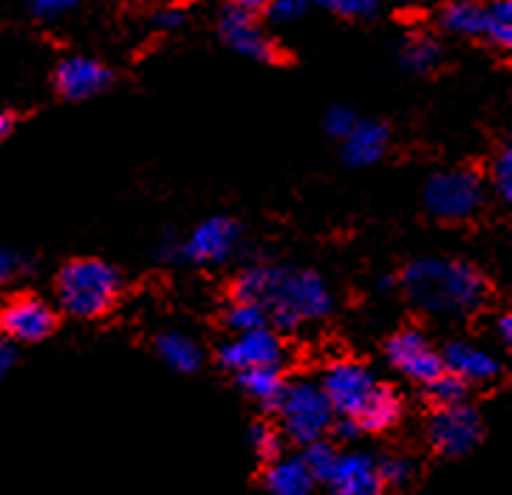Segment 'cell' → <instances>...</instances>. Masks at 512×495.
Instances as JSON below:
<instances>
[{
	"label": "cell",
	"instance_id": "6da1fadb",
	"mask_svg": "<svg viewBox=\"0 0 512 495\" xmlns=\"http://www.w3.org/2000/svg\"><path fill=\"white\" fill-rule=\"evenodd\" d=\"M232 300H252L264 306L269 329L295 331L303 323L329 317L334 295L314 269L258 264L247 266L232 281Z\"/></svg>",
	"mask_w": 512,
	"mask_h": 495
},
{
	"label": "cell",
	"instance_id": "9c48e42d",
	"mask_svg": "<svg viewBox=\"0 0 512 495\" xmlns=\"http://www.w3.org/2000/svg\"><path fill=\"white\" fill-rule=\"evenodd\" d=\"M377 385H380L377 374L357 360H334L326 365L323 380H320V388L329 399L334 416L348 419V422L360 416L365 402L377 391Z\"/></svg>",
	"mask_w": 512,
	"mask_h": 495
},
{
	"label": "cell",
	"instance_id": "44dd1931",
	"mask_svg": "<svg viewBox=\"0 0 512 495\" xmlns=\"http://www.w3.org/2000/svg\"><path fill=\"white\" fill-rule=\"evenodd\" d=\"M235 385L255 402H261L266 408H275L278 396H281L286 377H283V368L278 365H266V368H249L235 374Z\"/></svg>",
	"mask_w": 512,
	"mask_h": 495
},
{
	"label": "cell",
	"instance_id": "5b68a950",
	"mask_svg": "<svg viewBox=\"0 0 512 495\" xmlns=\"http://www.w3.org/2000/svg\"><path fill=\"white\" fill-rule=\"evenodd\" d=\"M244 241L241 224L227 215H213L201 221L187 238L167 235L159 244V258L170 264H193V266H221L230 264L238 255Z\"/></svg>",
	"mask_w": 512,
	"mask_h": 495
},
{
	"label": "cell",
	"instance_id": "30bf717a",
	"mask_svg": "<svg viewBox=\"0 0 512 495\" xmlns=\"http://www.w3.org/2000/svg\"><path fill=\"white\" fill-rule=\"evenodd\" d=\"M428 445L447 459H459L473 453L484 439V419L473 405H456L433 411L428 419Z\"/></svg>",
	"mask_w": 512,
	"mask_h": 495
},
{
	"label": "cell",
	"instance_id": "4dcf8cb0",
	"mask_svg": "<svg viewBox=\"0 0 512 495\" xmlns=\"http://www.w3.org/2000/svg\"><path fill=\"white\" fill-rule=\"evenodd\" d=\"M74 9H77L74 0H34L32 6H29L32 17L40 20V23H57V20L71 15Z\"/></svg>",
	"mask_w": 512,
	"mask_h": 495
},
{
	"label": "cell",
	"instance_id": "836d02e7",
	"mask_svg": "<svg viewBox=\"0 0 512 495\" xmlns=\"http://www.w3.org/2000/svg\"><path fill=\"white\" fill-rule=\"evenodd\" d=\"M184 23H187V12L179 9V6H165V9H159L153 15V26L162 29V32H176V29H182Z\"/></svg>",
	"mask_w": 512,
	"mask_h": 495
},
{
	"label": "cell",
	"instance_id": "52a82bcc",
	"mask_svg": "<svg viewBox=\"0 0 512 495\" xmlns=\"http://www.w3.org/2000/svg\"><path fill=\"white\" fill-rule=\"evenodd\" d=\"M436 23L447 34L456 37H470V40H484L496 49H510L512 46V3L498 0V3H445L436 12Z\"/></svg>",
	"mask_w": 512,
	"mask_h": 495
},
{
	"label": "cell",
	"instance_id": "7c38bea8",
	"mask_svg": "<svg viewBox=\"0 0 512 495\" xmlns=\"http://www.w3.org/2000/svg\"><path fill=\"white\" fill-rule=\"evenodd\" d=\"M57 329V312L49 300L17 295L0 306V334L9 343H40Z\"/></svg>",
	"mask_w": 512,
	"mask_h": 495
},
{
	"label": "cell",
	"instance_id": "484cf974",
	"mask_svg": "<svg viewBox=\"0 0 512 495\" xmlns=\"http://www.w3.org/2000/svg\"><path fill=\"white\" fill-rule=\"evenodd\" d=\"M337 456H340V450L323 439V442H314V445L306 447L300 459H303V464L309 467V473H312L317 484H326L331 467H334V462H337Z\"/></svg>",
	"mask_w": 512,
	"mask_h": 495
},
{
	"label": "cell",
	"instance_id": "277c9868",
	"mask_svg": "<svg viewBox=\"0 0 512 495\" xmlns=\"http://www.w3.org/2000/svg\"><path fill=\"white\" fill-rule=\"evenodd\" d=\"M272 411L278 416L281 436L303 447L323 442L326 433H331L334 422H337L320 382L309 380V377L286 380Z\"/></svg>",
	"mask_w": 512,
	"mask_h": 495
},
{
	"label": "cell",
	"instance_id": "d6986e66",
	"mask_svg": "<svg viewBox=\"0 0 512 495\" xmlns=\"http://www.w3.org/2000/svg\"><path fill=\"white\" fill-rule=\"evenodd\" d=\"M402 411H405V402H402L397 388L380 382L377 391L365 402L360 416L354 419V425H357L360 433H385V430H391L402 419Z\"/></svg>",
	"mask_w": 512,
	"mask_h": 495
},
{
	"label": "cell",
	"instance_id": "7402d4cb",
	"mask_svg": "<svg viewBox=\"0 0 512 495\" xmlns=\"http://www.w3.org/2000/svg\"><path fill=\"white\" fill-rule=\"evenodd\" d=\"M442 60H445L442 43L425 32L408 34L402 49H399V63L408 71H413V74H430V71H436V68L442 66Z\"/></svg>",
	"mask_w": 512,
	"mask_h": 495
},
{
	"label": "cell",
	"instance_id": "9a60e30c",
	"mask_svg": "<svg viewBox=\"0 0 512 495\" xmlns=\"http://www.w3.org/2000/svg\"><path fill=\"white\" fill-rule=\"evenodd\" d=\"M326 487H329L331 495H382L385 487H382L380 479V467L377 462L368 456V453H360V450H348V453H340L337 462L331 467L329 479H326Z\"/></svg>",
	"mask_w": 512,
	"mask_h": 495
},
{
	"label": "cell",
	"instance_id": "e0dca14e",
	"mask_svg": "<svg viewBox=\"0 0 512 495\" xmlns=\"http://www.w3.org/2000/svg\"><path fill=\"white\" fill-rule=\"evenodd\" d=\"M391 142V131L377 119H357L354 131L343 139V159L354 167H368L380 162Z\"/></svg>",
	"mask_w": 512,
	"mask_h": 495
},
{
	"label": "cell",
	"instance_id": "1f68e13d",
	"mask_svg": "<svg viewBox=\"0 0 512 495\" xmlns=\"http://www.w3.org/2000/svg\"><path fill=\"white\" fill-rule=\"evenodd\" d=\"M354 125H357V116H354V111L346 108V105H334V108H329V114L323 119V128H326V133L334 136V139H346L348 133L354 131Z\"/></svg>",
	"mask_w": 512,
	"mask_h": 495
},
{
	"label": "cell",
	"instance_id": "8fae6325",
	"mask_svg": "<svg viewBox=\"0 0 512 495\" xmlns=\"http://www.w3.org/2000/svg\"><path fill=\"white\" fill-rule=\"evenodd\" d=\"M385 357L394 371L416 385H430L436 377L445 374L442 351L430 343V337L422 329H402L385 343Z\"/></svg>",
	"mask_w": 512,
	"mask_h": 495
},
{
	"label": "cell",
	"instance_id": "ac0fdd59",
	"mask_svg": "<svg viewBox=\"0 0 512 495\" xmlns=\"http://www.w3.org/2000/svg\"><path fill=\"white\" fill-rule=\"evenodd\" d=\"M264 487L269 495H314L317 481L300 456H281L266 464Z\"/></svg>",
	"mask_w": 512,
	"mask_h": 495
},
{
	"label": "cell",
	"instance_id": "7a4b0ae2",
	"mask_svg": "<svg viewBox=\"0 0 512 495\" xmlns=\"http://www.w3.org/2000/svg\"><path fill=\"white\" fill-rule=\"evenodd\" d=\"M399 283L416 312L442 320L470 317L490 297V283L479 269L453 258H416L402 269Z\"/></svg>",
	"mask_w": 512,
	"mask_h": 495
},
{
	"label": "cell",
	"instance_id": "ffe728a7",
	"mask_svg": "<svg viewBox=\"0 0 512 495\" xmlns=\"http://www.w3.org/2000/svg\"><path fill=\"white\" fill-rule=\"evenodd\" d=\"M156 354L162 357V363L179 374H196L204 365V351L201 346L184 331H162L156 337Z\"/></svg>",
	"mask_w": 512,
	"mask_h": 495
},
{
	"label": "cell",
	"instance_id": "4fadbf2b",
	"mask_svg": "<svg viewBox=\"0 0 512 495\" xmlns=\"http://www.w3.org/2000/svg\"><path fill=\"white\" fill-rule=\"evenodd\" d=\"M283 360H286V346L275 329L232 334L230 340L218 348V365L232 374H241L249 368H266V365L283 368Z\"/></svg>",
	"mask_w": 512,
	"mask_h": 495
},
{
	"label": "cell",
	"instance_id": "8992f818",
	"mask_svg": "<svg viewBox=\"0 0 512 495\" xmlns=\"http://www.w3.org/2000/svg\"><path fill=\"white\" fill-rule=\"evenodd\" d=\"M425 207L433 218L459 224L470 221L487 204V184L473 167H450L433 173L425 184Z\"/></svg>",
	"mask_w": 512,
	"mask_h": 495
},
{
	"label": "cell",
	"instance_id": "d4e9b609",
	"mask_svg": "<svg viewBox=\"0 0 512 495\" xmlns=\"http://www.w3.org/2000/svg\"><path fill=\"white\" fill-rule=\"evenodd\" d=\"M281 445V430L275 428V425H269V422H255L252 430H249V447L255 450V456L261 462L269 464L275 462V459H281Z\"/></svg>",
	"mask_w": 512,
	"mask_h": 495
},
{
	"label": "cell",
	"instance_id": "3957f363",
	"mask_svg": "<svg viewBox=\"0 0 512 495\" xmlns=\"http://www.w3.org/2000/svg\"><path fill=\"white\" fill-rule=\"evenodd\" d=\"M122 295V275L100 258H74L57 275V303L77 320H100Z\"/></svg>",
	"mask_w": 512,
	"mask_h": 495
},
{
	"label": "cell",
	"instance_id": "603a6c76",
	"mask_svg": "<svg viewBox=\"0 0 512 495\" xmlns=\"http://www.w3.org/2000/svg\"><path fill=\"white\" fill-rule=\"evenodd\" d=\"M221 323L230 334L269 329V317H266L264 306H258L252 300H230L224 314H221Z\"/></svg>",
	"mask_w": 512,
	"mask_h": 495
},
{
	"label": "cell",
	"instance_id": "e575fe53",
	"mask_svg": "<svg viewBox=\"0 0 512 495\" xmlns=\"http://www.w3.org/2000/svg\"><path fill=\"white\" fill-rule=\"evenodd\" d=\"M496 337L504 343V346H510L512 343V314H498L496 317Z\"/></svg>",
	"mask_w": 512,
	"mask_h": 495
},
{
	"label": "cell",
	"instance_id": "d6a6232c",
	"mask_svg": "<svg viewBox=\"0 0 512 495\" xmlns=\"http://www.w3.org/2000/svg\"><path fill=\"white\" fill-rule=\"evenodd\" d=\"M26 255L23 252H17V249L6 247V244H0V289L6 286L9 281H15L17 275L26 269Z\"/></svg>",
	"mask_w": 512,
	"mask_h": 495
},
{
	"label": "cell",
	"instance_id": "f1b7e54d",
	"mask_svg": "<svg viewBox=\"0 0 512 495\" xmlns=\"http://www.w3.org/2000/svg\"><path fill=\"white\" fill-rule=\"evenodd\" d=\"M306 15H309V3H303V0H275V3L264 6V17H269L278 26H295Z\"/></svg>",
	"mask_w": 512,
	"mask_h": 495
},
{
	"label": "cell",
	"instance_id": "cb8c5ba5",
	"mask_svg": "<svg viewBox=\"0 0 512 495\" xmlns=\"http://www.w3.org/2000/svg\"><path fill=\"white\" fill-rule=\"evenodd\" d=\"M467 394H470V385H464L459 377H453V374H447V371L442 377H436L430 385H425V396H428V402L436 411L464 405V402H467Z\"/></svg>",
	"mask_w": 512,
	"mask_h": 495
},
{
	"label": "cell",
	"instance_id": "83f0119b",
	"mask_svg": "<svg viewBox=\"0 0 512 495\" xmlns=\"http://www.w3.org/2000/svg\"><path fill=\"white\" fill-rule=\"evenodd\" d=\"M490 182L496 187L498 198L504 201V204H510L512 201V148L510 145H504V148L498 150L496 159H493V167H490Z\"/></svg>",
	"mask_w": 512,
	"mask_h": 495
},
{
	"label": "cell",
	"instance_id": "2e32d148",
	"mask_svg": "<svg viewBox=\"0 0 512 495\" xmlns=\"http://www.w3.org/2000/svg\"><path fill=\"white\" fill-rule=\"evenodd\" d=\"M442 365L447 374L459 377L464 385H484L501 374V363L493 351L476 346L470 340H450L442 351Z\"/></svg>",
	"mask_w": 512,
	"mask_h": 495
},
{
	"label": "cell",
	"instance_id": "ba28073f",
	"mask_svg": "<svg viewBox=\"0 0 512 495\" xmlns=\"http://www.w3.org/2000/svg\"><path fill=\"white\" fill-rule=\"evenodd\" d=\"M261 17H264V3L235 0V3L224 6L218 29H221V37L232 51H238L241 57H247L252 63L269 66V63L281 60V49L261 26Z\"/></svg>",
	"mask_w": 512,
	"mask_h": 495
},
{
	"label": "cell",
	"instance_id": "5bb4252c",
	"mask_svg": "<svg viewBox=\"0 0 512 495\" xmlns=\"http://www.w3.org/2000/svg\"><path fill=\"white\" fill-rule=\"evenodd\" d=\"M111 85H114V71L100 63L97 57L71 54L54 68V88L60 97L71 99V102L100 97Z\"/></svg>",
	"mask_w": 512,
	"mask_h": 495
},
{
	"label": "cell",
	"instance_id": "4316f807",
	"mask_svg": "<svg viewBox=\"0 0 512 495\" xmlns=\"http://www.w3.org/2000/svg\"><path fill=\"white\" fill-rule=\"evenodd\" d=\"M377 467H380L382 487L402 490V487H408L416 479V462H413L411 456H402V453L382 459V462H377Z\"/></svg>",
	"mask_w": 512,
	"mask_h": 495
},
{
	"label": "cell",
	"instance_id": "74e56055",
	"mask_svg": "<svg viewBox=\"0 0 512 495\" xmlns=\"http://www.w3.org/2000/svg\"><path fill=\"white\" fill-rule=\"evenodd\" d=\"M394 283H397V281H394V278H380V283H377V286H380L382 292H385V289H391Z\"/></svg>",
	"mask_w": 512,
	"mask_h": 495
},
{
	"label": "cell",
	"instance_id": "f546056e",
	"mask_svg": "<svg viewBox=\"0 0 512 495\" xmlns=\"http://www.w3.org/2000/svg\"><path fill=\"white\" fill-rule=\"evenodd\" d=\"M323 6L337 17H346V20H374L380 12V6L371 0H329Z\"/></svg>",
	"mask_w": 512,
	"mask_h": 495
},
{
	"label": "cell",
	"instance_id": "8d00e7d4",
	"mask_svg": "<svg viewBox=\"0 0 512 495\" xmlns=\"http://www.w3.org/2000/svg\"><path fill=\"white\" fill-rule=\"evenodd\" d=\"M12 131H15V116L3 114V111H0V142H3V139H6Z\"/></svg>",
	"mask_w": 512,
	"mask_h": 495
},
{
	"label": "cell",
	"instance_id": "d590c367",
	"mask_svg": "<svg viewBox=\"0 0 512 495\" xmlns=\"http://www.w3.org/2000/svg\"><path fill=\"white\" fill-rule=\"evenodd\" d=\"M12 365H15V348H12L9 340L0 337V377H6Z\"/></svg>",
	"mask_w": 512,
	"mask_h": 495
}]
</instances>
